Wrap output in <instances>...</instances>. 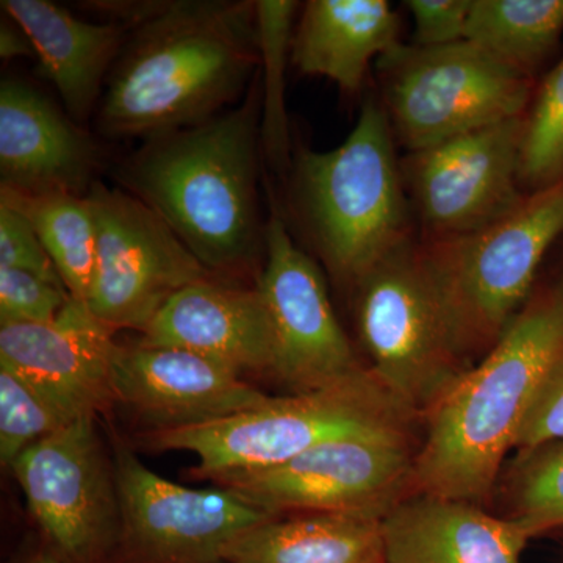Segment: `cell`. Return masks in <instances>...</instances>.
<instances>
[{"instance_id":"6da1fadb","label":"cell","mask_w":563,"mask_h":563,"mask_svg":"<svg viewBox=\"0 0 563 563\" xmlns=\"http://www.w3.org/2000/svg\"><path fill=\"white\" fill-rule=\"evenodd\" d=\"M135 24L96 110L107 136L180 131L222 113L261 66L255 2H152L129 7Z\"/></svg>"},{"instance_id":"7a4b0ae2","label":"cell","mask_w":563,"mask_h":563,"mask_svg":"<svg viewBox=\"0 0 563 563\" xmlns=\"http://www.w3.org/2000/svg\"><path fill=\"white\" fill-rule=\"evenodd\" d=\"M262 96L152 136L124 163L125 191L146 203L213 277L250 272L265 254L258 201Z\"/></svg>"},{"instance_id":"3957f363","label":"cell","mask_w":563,"mask_h":563,"mask_svg":"<svg viewBox=\"0 0 563 563\" xmlns=\"http://www.w3.org/2000/svg\"><path fill=\"white\" fill-rule=\"evenodd\" d=\"M562 352L563 280L529 299L483 361L426 415L412 493L484 503Z\"/></svg>"},{"instance_id":"277c9868","label":"cell","mask_w":563,"mask_h":563,"mask_svg":"<svg viewBox=\"0 0 563 563\" xmlns=\"http://www.w3.org/2000/svg\"><path fill=\"white\" fill-rule=\"evenodd\" d=\"M395 140L387 111L369 98L339 147L302 150L296 158L295 195L303 224L329 273L351 287L412 242Z\"/></svg>"},{"instance_id":"5b68a950","label":"cell","mask_w":563,"mask_h":563,"mask_svg":"<svg viewBox=\"0 0 563 563\" xmlns=\"http://www.w3.org/2000/svg\"><path fill=\"white\" fill-rule=\"evenodd\" d=\"M417 413L396 398L373 369L339 383L290 396H268L261 406L210 424L165 432H141V446L187 451L198 457L192 476L280 465L317 444L354 433L412 431Z\"/></svg>"},{"instance_id":"8992f818","label":"cell","mask_w":563,"mask_h":563,"mask_svg":"<svg viewBox=\"0 0 563 563\" xmlns=\"http://www.w3.org/2000/svg\"><path fill=\"white\" fill-rule=\"evenodd\" d=\"M563 233V179L526 192L479 231L418 243L468 355L487 352L531 299L540 263Z\"/></svg>"},{"instance_id":"52a82bcc","label":"cell","mask_w":563,"mask_h":563,"mask_svg":"<svg viewBox=\"0 0 563 563\" xmlns=\"http://www.w3.org/2000/svg\"><path fill=\"white\" fill-rule=\"evenodd\" d=\"M357 322L373 373L412 412L428 415L468 372V352L413 240L357 284Z\"/></svg>"},{"instance_id":"ba28073f","label":"cell","mask_w":563,"mask_h":563,"mask_svg":"<svg viewBox=\"0 0 563 563\" xmlns=\"http://www.w3.org/2000/svg\"><path fill=\"white\" fill-rule=\"evenodd\" d=\"M385 111L409 152L525 117L533 79L470 41L443 47L398 44L380 58Z\"/></svg>"},{"instance_id":"9c48e42d","label":"cell","mask_w":563,"mask_h":563,"mask_svg":"<svg viewBox=\"0 0 563 563\" xmlns=\"http://www.w3.org/2000/svg\"><path fill=\"white\" fill-rule=\"evenodd\" d=\"M412 431L384 429L317 444L280 465L203 477L263 512H332L383 518L412 493Z\"/></svg>"},{"instance_id":"30bf717a","label":"cell","mask_w":563,"mask_h":563,"mask_svg":"<svg viewBox=\"0 0 563 563\" xmlns=\"http://www.w3.org/2000/svg\"><path fill=\"white\" fill-rule=\"evenodd\" d=\"M98 417H85L33 444L11 466L41 539L66 563H110L121 509L113 453Z\"/></svg>"},{"instance_id":"8fae6325","label":"cell","mask_w":563,"mask_h":563,"mask_svg":"<svg viewBox=\"0 0 563 563\" xmlns=\"http://www.w3.org/2000/svg\"><path fill=\"white\" fill-rule=\"evenodd\" d=\"M96 224L88 306L113 331L140 335L177 292L211 274L146 203L96 180L87 195Z\"/></svg>"},{"instance_id":"7c38bea8","label":"cell","mask_w":563,"mask_h":563,"mask_svg":"<svg viewBox=\"0 0 563 563\" xmlns=\"http://www.w3.org/2000/svg\"><path fill=\"white\" fill-rule=\"evenodd\" d=\"M121 528L110 563H220L229 544L274 515L228 488L184 487L113 444Z\"/></svg>"},{"instance_id":"4fadbf2b","label":"cell","mask_w":563,"mask_h":563,"mask_svg":"<svg viewBox=\"0 0 563 563\" xmlns=\"http://www.w3.org/2000/svg\"><path fill=\"white\" fill-rule=\"evenodd\" d=\"M523 122H499L402 158L404 185L426 242L479 231L521 202Z\"/></svg>"},{"instance_id":"5bb4252c","label":"cell","mask_w":563,"mask_h":563,"mask_svg":"<svg viewBox=\"0 0 563 563\" xmlns=\"http://www.w3.org/2000/svg\"><path fill=\"white\" fill-rule=\"evenodd\" d=\"M257 290L272 321L273 376L291 393L328 387L363 368L333 312L320 266L296 246L274 209Z\"/></svg>"},{"instance_id":"9a60e30c","label":"cell","mask_w":563,"mask_h":563,"mask_svg":"<svg viewBox=\"0 0 563 563\" xmlns=\"http://www.w3.org/2000/svg\"><path fill=\"white\" fill-rule=\"evenodd\" d=\"M113 398L144 426V432H165L246 412L268 395L195 352L136 340L118 346Z\"/></svg>"},{"instance_id":"2e32d148","label":"cell","mask_w":563,"mask_h":563,"mask_svg":"<svg viewBox=\"0 0 563 563\" xmlns=\"http://www.w3.org/2000/svg\"><path fill=\"white\" fill-rule=\"evenodd\" d=\"M113 329L73 298L47 324L0 325V365L9 366L70 421L113 406Z\"/></svg>"},{"instance_id":"e0dca14e","label":"cell","mask_w":563,"mask_h":563,"mask_svg":"<svg viewBox=\"0 0 563 563\" xmlns=\"http://www.w3.org/2000/svg\"><path fill=\"white\" fill-rule=\"evenodd\" d=\"M98 151L79 124L49 98L18 79L0 85L2 188L22 195L87 196L95 184Z\"/></svg>"},{"instance_id":"ac0fdd59","label":"cell","mask_w":563,"mask_h":563,"mask_svg":"<svg viewBox=\"0 0 563 563\" xmlns=\"http://www.w3.org/2000/svg\"><path fill=\"white\" fill-rule=\"evenodd\" d=\"M139 342L195 352L242 377L273 376L272 321L257 287L196 282L163 307Z\"/></svg>"},{"instance_id":"d6986e66","label":"cell","mask_w":563,"mask_h":563,"mask_svg":"<svg viewBox=\"0 0 563 563\" xmlns=\"http://www.w3.org/2000/svg\"><path fill=\"white\" fill-rule=\"evenodd\" d=\"M383 542L384 563H523L529 537L479 504L412 493L383 518Z\"/></svg>"},{"instance_id":"ffe728a7","label":"cell","mask_w":563,"mask_h":563,"mask_svg":"<svg viewBox=\"0 0 563 563\" xmlns=\"http://www.w3.org/2000/svg\"><path fill=\"white\" fill-rule=\"evenodd\" d=\"M2 9L31 40L41 73L57 88L70 120L87 121L128 41L124 29L80 20L49 0H3Z\"/></svg>"},{"instance_id":"44dd1931","label":"cell","mask_w":563,"mask_h":563,"mask_svg":"<svg viewBox=\"0 0 563 563\" xmlns=\"http://www.w3.org/2000/svg\"><path fill=\"white\" fill-rule=\"evenodd\" d=\"M399 18L387 0H310L291 41V62L306 76L343 91L361 90L374 58L398 46Z\"/></svg>"},{"instance_id":"7402d4cb","label":"cell","mask_w":563,"mask_h":563,"mask_svg":"<svg viewBox=\"0 0 563 563\" xmlns=\"http://www.w3.org/2000/svg\"><path fill=\"white\" fill-rule=\"evenodd\" d=\"M231 563H384L383 520L366 515H277L242 533Z\"/></svg>"},{"instance_id":"603a6c76","label":"cell","mask_w":563,"mask_h":563,"mask_svg":"<svg viewBox=\"0 0 563 563\" xmlns=\"http://www.w3.org/2000/svg\"><path fill=\"white\" fill-rule=\"evenodd\" d=\"M563 33V0H473L466 41L532 77Z\"/></svg>"},{"instance_id":"cb8c5ba5","label":"cell","mask_w":563,"mask_h":563,"mask_svg":"<svg viewBox=\"0 0 563 563\" xmlns=\"http://www.w3.org/2000/svg\"><path fill=\"white\" fill-rule=\"evenodd\" d=\"M0 201L29 218L69 295L87 302L96 272V224L87 196L0 188Z\"/></svg>"},{"instance_id":"d4e9b609","label":"cell","mask_w":563,"mask_h":563,"mask_svg":"<svg viewBox=\"0 0 563 563\" xmlns=\"http://www.w3.org/2000/svg\"><path fill=\"white\" fill-rule=\"evenodd\" d=\"M292 0L255 2V32L262 68V147L277 172L290 165V128L285 106V69L291 58L295 14Z\"/></svg>"},{"instance_id":"484cf974","label":"cell","mask_w":563,"mask_h":563,"mask_svg":"<svg viewBox=\"0 0 563 563\" xmlns=\"http://www.w3.org/2000/svg\"><path fill=\"white\" fill-rule=\"evenodd\" d=\"M563 179V58L533 91L521 136L523 190H542Z\"/></svg>"},{"instance_id":"4316f807","label":"cell","mask_w":563,"mask_h":563,"mask_svg":"<svg viewBox=\"0 0 563 563\" xmlns=\"http://www.w3.org/2000/svg\"><path fill=\"white\" fill-rule=\"evenodd\" d=\"M512 518L529 539L563 526V442L523 451L510 477Z\"/></svg>"},{"instance_id":"83f0119b","label":"cell","mask_w":563,"mask_h":563,"mask_svg":"<svg viewBox=\"0 0 563 563\" xmlns=\"http://www.w3.org/2000/svg\"><path fill=\"white\" fill-rule=\"evenodd\" d=\"M24 377L0 365V462L11 468L33 444L70 424Z\"/></svg>"},{"instance_id":"f1b7e54d","label":"cell","mask_w":563,"mask_h":563,"mask_svg":"<svg viewBox=\"0 0 563 563\" xmlns=\"http://www.w3.org/2000/svg\"><path fill=\"white\" fill-rule=\"evenodd\" d=\"M69 299L60 285L20 269L0 268V325L47 324Z\"/></svg>"},{"instance_id":"f546056e","label":"cell","mask_w":563,"mask_h":563,"mask_svg":"<svg viewBox=\"0 0 563 563\" xmlns=\"http://www.w3.org/2000/svg\"><path fill=\"white\" fill-rule=\"evenodd\" d=\"M0 268L35 274L41 279L66 288L32 222L22 211L2 201H0Z\"/></svg>"},{"instance_id":"4dcf8cb0","label":"cell","mask_w":563,"mask_h":563,"mask_svg":"<svg viewBox=\"0 0 563 563\" xmlns=\"http://www.w3.org/2000/svg\"><path fill=\"white\" fill-rule=\"evenodd\" d=\"M563 442V352L540 384L526 415L515 448L531 451Z\"/></svg>"},{"instance_id":"1f68e13d","label":"cell","mask_w":563,"mask_h":563,"mask_svg":"<svg viewBox=\"0 0 563 563\" xmlns=\"http://www.w3.org/2000/svg\"><path fill=\"white\" fill-rule=\"evenodd\" d=\"M412 13L413 46L443 47L466 40L473 0H407Z\"/></svg>"},{"instance_id":"d6a6232c","label":"cell","mask_w":563,"mask_h":563,"mask_svg":"<svg viewBox=\"0 0 563 563\" xmlns=\"http://www.w3.org/2000/svg\"><path fill=\"white\" fill-rule=\"evenodd\" d=\"M35 55L29 36L13 20H2L0 24V57L2 60L31 57Z\"/></svg>"},{"instance_id":"836d02e7","label":"cell","mask_w":563,"mask_h":563,"mask_svg":"<svg viewBox=\"0 0 563 563\" xmlns=\"http://www.w3.org/2000/svg\"><path fill=\"white\" fill-rule=\"evenodd\" d=\"M9 563H66L43 539L22 544Z\"/></svg>"},{"instance_id":"e575fe53","label":"cell","mask_w":563,"mask_h":563,"mask_svg":"<svg viewBox=\"0 0 563 563\" xmlns=\"http://www.w3.org/2000/svg\"><path fill=\"white\" fill-rule=\"evenodd\" d=\"M220 563H231V562H228V561H222V562H220Z\"/></svg>"}]
</instances>
